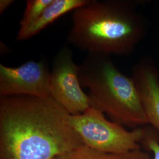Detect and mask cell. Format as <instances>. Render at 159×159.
<instances>
[{
  "label": "cell",
  "instance_id": "obj_1",
  "mask_svg": "<svg viewBox=\"0 0 159 159\" xmlns=\"http://www.w3.org/2000/svg\"><path fill=\"white\" fill-rule=\"evenodd\" d=\"M51 97H0V159H54L83 144Z\"/></svg>",
  "mask_w": 159,
  "mask_h": 159
},
{
  "label": "cell",
  "instance_id": "obj_2",
  "mask_svg": "<svg viewBox=\"0 0 159 159\" xmlns=\"http://www.w3.org/2000/svg\"><path fill=\"white\" fill-rule=\"evenodd\" d=\"M138 4L130 0H89L73 11L68 43L91 54L130 55L148 30Z\"/></svg>",
  "mask_w": 159,
  "mask_h": 159
},
{
  "label": "cell",
  "instance_id": "obj_3",
  "mask_svg": "<svg viewBox=\"0 0 159 159\" xmlns=\"http://www.w3.org/2000/svg\"><path fill=\"white\" fill-rule=\"evenodd\" d=\"M79 76L82 87L89 89L91 107L120 125H148L133 80L120 71L110 56L88 53L79 65Z\"/></svg>",
  "mask_w": 159,
  "mask_h": 159
},
{
  "label": "cell",
  "instance_id": "obj_4",
  "mask_svg": "<svg viewBox=\"0 0 159 159\" xmlns=\"http://www.w3.org/2000/svg\"><path fill=\"white\" fill-rule=\"evenodd\" d=\"M70 123L84 145L108 153H125L140 149L146 134L145 127L127 130L91 107L83 113L70 115Z\"/></svg>",
  "mask_w": 159,
  "mask_h": 159
},
{
  "label": "cell",
  "instance_id": "obj_5",
  "mask_svg": "<svg viewBox=\"0 0 159 159\" xmlns=\"http://www.w3.org/2000/svg\"><path fill=\"white\" fill-rule=\"evenodd\" d=\"M79 65L75 63L68 47L61 48L53 59L50 73V96L70 115L83 113L90 100L80 84Z\"/></svg>",
  "mask_w": 159,
  "mask_h": 159
},
{
  "label": "cell",
  "instance_id": "obj_6",
  "mask_svg": "<svg viewBox=\"0 0 159 159\" xmlns=\"http://www.w3.org/2000/svg\"><path fill=\"white\" fill-rule=\"evenodd\" d=\"M51 71L46 60H30L17 67L0 64V97H50Z\"/></svg>",
  "mask_w": 159,
  "mask_h": 159
},
{
  "label": "cell",
  "instance_id": "obj_7",
  "mask_svg": "<svg viewBox=\"0 0 159 159\" xmlns=\"http://www.w3.org/2000/svg\"><path fill=\"white\" fill-rule=\"evenodd\" d=\"M148 118L159 132V69L153 59L141 58L132 68V77Z\"/></svg>",
  "mask_w": 159,
  "mask_h": 159
},
{
  "label": "cell",
  "instance_id": "obj_8",
  "mask_svg": "<svg viewBox=\"0 0 159 159\" xmlns=\"http://www.w3.org/2000/svg\"><path fill=\"white\" fill-rule=\"evenodd\" d=\"M89 0H53L34 22L24 28H20L18 41L27 40L39 34L48 25L70 11L85 4Z\"/></svg>",
  "mask_w": 159,
  "mask_h": 159
},
{
  "label": "cell",
  "instance_id": "obj_9",
  "mask_svg": "<svg viewBox=\"0 0 159 159\" xmlns=\"http://www.w3.org/2000/svg\"><path fill=\"white\" fill-rule=\"evenodd\" d=\"M54 159H152L141 149L125 153H108L96 150L82 144Z\"/></svg>",
  "mask_w": 159,
  "mask_h": 159
},
{
  "label": "cell",
  "instance_id": "obj_10",
  "mask_svg": "<svg viewBox=\"0 0 159 159\" xmlns=\"http://www.w3.org/2000/svg\"><path fill=\"white\" fill-rule=\"evenodd\" d=\"M53 0H27L23 14L20 22V28H24L31 24L40 16L46 8Z\"/></svg>",
  "mask_w": 159,
  "mask_h": 159
},
{
  "label": "cell",
  "instance_id": "obj_11",
  "mask_svg": "<svg viewBox=\"0 0 159 159\" xmlns=\"http://www.w3.org/2000/svg\"><path fill=\"white\" fill-rule=\"evenodd\" d=\"M146 134L142 144H145L146 148L153 154V159H159V140L157 131L151 125L145 127Z\"/></svg>",
  "mask_w": 159,
  "mask_h": 159
},
{
  "label": "cell",
  "instance_id": "obj_12",
  "mask_svg": "<svg viewBox=\"0 0 159 159\" xmlns=\"http://www.w3.org/2000/svg\"><path fill=\"white\" fill-rule=\"evenodd\" d=\"M13 0H1L0 1V13L2 14L4 11L14 3Z\"/></svg>",
  "mask_w": 159,
  "mask_h": 159
}]
</instances>
